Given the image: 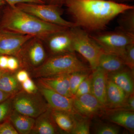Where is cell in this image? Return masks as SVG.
<instances>
[{"instance_id":"cell-17","label":"cell","mask_w":134,"mask_h":134,"mask_svg":"<svg viewBox=\"0 0 134 134\" xmlns=\"http://www.w3.org/2000/svg\"><path fill=\"white\" fill-rule=\"evenodd\" d=\"M36 118L31 132L39 134L56 133L55 123L51 115L50 107Z\"/></svg>"},{"instance_id":"cell-1","label":"cell","mask_w":134,"mask_h":134,"mask_svg":"<svg viewBox=\"0 0 134 134\" xmlns=\"http://www.w3.org/2000/svg\"><path fill=\"white\" fill-rule=\"evenodd\" d=\"M76 26L87 32L103 31L113 19L133 5L109 0H65Z\"/></svg>"},{"instance_id":"cell-33","label":"cell","mask_w":134,"mask_h":134,"mask_svg":"<svg viewBox=\"0 0 134 134\" xmlns=\"http://www.w3.org/2000/svg\"><path fill=\"white\" fill-rule=\"evenodd\" d=\"M10 7H15L21 3H46L43 0H3Z\"/></svg>"},{"instance_id":"cell-12","label":"cell","mask_w":134,"mask_h":134,"mask_svg":"<svg viewBox=\"0 0 134 134\" xmlns=\"http://www.w3.org/2000/svg\"><path fill=\"white\" fill-rule=\"evenodd\" d=\"M74 108L76 113L91 117L102 111L104 107L92 93H87L74 98Z\"/></svg>"},{"instance_id":"cell-42","label":"cell","mask_w":134,"mask_h":134,"mask_svg":"<svg viewBox=\"0 0 134 134\" xmlns=\"http://www.w3.org/2000/svg\"><path fill=\"white\" fill-rule=\"evenodd\" d=\"M4 72H3V71H2V70L0 69V79H1L2 76L3 74H4Z\"/></svg>"},{"instance_id":"cell-43","label":"cell","mask_w":134,"mask_h":134,"mask_svg":"<svg viewBox=\"0 0 134 134\" xmlns=\"http://www.w3.org/2000/svg\"><path fill=\"white\" fill-rule=\"evenodd\" d=\"M43 1L44 2L46 3V0H43Z\"/></svg>"},{"instance_id":"cell-25","label":"cell","mask_w":134,"mask_h":134,"mask_svg":"<svg viewBox=\"0 0 134 134\" xmlns=\"http://www.w3.org/2000/svg\"><path fill=\"white\" fill-rule=\"evenodd\" d=\"M13 97L0 103V123L8 120L12 111Z\"/></svg>"},{"instance_id":"cell-36","label":"cell","mask_w":134,"mask_h":134,"mask_svg":"<svg viewBox=\"0 0 134 134\" xmlns=\"http://www.w3.org/2000/svg\"><path fill=\"white\" fill-rule=\"evenodd\" d=\"M8 55H0V69L3 72H8Z\"/></svg>"},{"instance_id":"cell-32","label":"cell","mask_w":134,"mask_h":134,"mask_svg":"<svg viewBox=\"0 0 134 134\" xmlns=\"http://www.w3.org/2000/svg\"><path fill=\"white\" fill-rule=\"evenodd\" d=\"M19 60L15 56L8 55V61L7 70L8 72H14L20 68Z\"/></svg>"},{"instance_id":"cell-16","label":"cell","mask_w":134,"mask_h":134,"mask_svg":"<svg viewBox=\"0 0 134 134\" xmlns=\"http://www.w3.org/2000/svg\"><path fill=\"white\" fill-rule=\"evenodd\" d=\"M134 72L126 67L117 72L108 74V78L126 92L127 96L134 93Z\"/></svg>"},{"instance_id":"cell-34","label":"cell","mask_w":134,"mask_h":134,"mask_svg":"<svg viewBox=\"0 0 134 134\" xmlns=\"http://www.w3.org/2000/svg\"><path fill=\"white\" fill-rule=\"evenodd\" d=\"M120 110L134 111V93L130 94L127 96L125 105Z\"/></svg>"},{"instance_id":"cell-22","label":"cell","mask_w":134,"mask_h":134,"mask_svg":"<svg viewBox=\"0 0 134 134\" xmlns=\"http://www.w3.org/2000/svg\"><path fill=\"white\" fill-rule=\"evenodd\" d=\"M19 83L16 76L10 72H4L0 79V90L14 96L20 90Z\"/></svg>"},{"instance_id":"cell-30","label":"cell","mask_w":134,"mask_h":134,"mask_svg":"<svg viewBox=\"0 0 134 134\" xmlns=\"http://www.w3.org/2000/svg\"><path fill=\"white\" fill-rule=\"evenodd\" d=\"M8 119L0 123V134H18Z\"/></svg>"},{"instance_id":"cell-15","label":"cell","mask_w":134,"mask_h":134,"mask_svg":"<svg viewBox=\"0 0 134 134\" xmlns=\"http://www.w3.org/2000/svg\"><path fill=\"white\" fill-rule=\"evenodd\" d=\"M127 95L120 87L108 79L107 86L106 107L113 110H120L125 105Z\"/></svg>"},{"instance_id":"cell-3","label":"cell","mask_w":134,"mask_h":134,"mask_svg":"<svg viewBox=\"0 0 134 134\" xmlns=\"http://www.w3.org/2000/svg\"><path fill=\"white\" fill-rule=\"evenodd\" d=\"M88 70H90V68L77 58L74 53H68L51 55L33 69L32 74L40 78Z\"/></svg>"},{"instance_id":"cell-18","label":"cell","mask_w":134,"mask_h":134,"mask_svg":"<svg viewBox=\"0 0 134 134\" xmlns=\"http://www.w3.org/2000/svg\"><path fill=\"white\" fill-rule=\"evenodd\" d=\"M8 119L18 133L22 134L31 133L35 121L34 118L23 115L15 110L11 112Z\"/></svg>"},{"instance_id":"cell-26","label":"cell","mask_w":134,"mask_h":134,"mask_svg":"<svg viewBox=\"0 0 134 134\" xmlns=\"http://www.w3.org/2000/svg\"><path fill=\"white\" fill-rule=\"evenodd\" d=\"M122 59L126 66L134 72V42L127 47Z\"/></svg>"},{"instance_id":"cell-39","label":"cell","mask_w":134,"mask_h":134,"mask_svg":"<svg viewBox=\"0 0 134 134\" xmlns=\"http://www.w3.org/2000/svg\"><path fill=\"white\" fill-rule=\"evenodd\" d=\"M109 1H112L114 2L121 3H123V2H124L131 1H133V0H109Z\"/></svg>"},{"instance_id":"cell-28","label":"cell","mask_w":134,"mask_h":134,"mask_svg":"<svg viewBox=\"0 0 134 134\" xmlns=\"http://www.w3.org/2000/svg\"><path fill=\"white\" fill-rule=\"evenodd\" d=\"M90 93H92V74L85 78L79 85L75 94L74 97Z\"/></svg>"},{"instance_id":"cell-9","label":"cell","mask_w":134,"mask_h":134,"mask_svg":"<svg viewBox=\"0 0 134 134\" xmlns=\"http://www.w3.org/2000/svg\"><path fill=\"white\" fill-rule=\"evenodd\" d=\"M43 41L52 55L75 52L70 28L53 33Z\"/></svg>"},{"instance_id":"cell-21","label":"cell","mask_w":134,"mask_h":134,"mask_svg":"<svg viewBox=\"0 0 134 134\" xmlns=\"http://www.w3.org/2000/svg\"><path fill=\"white\" fill-rule=\"evenodd\" d=\"M50 112L55 124L61 129L68 133H71L74 126V115L51 108Z\"/></svg>"},{"instance_id":"cell-6","label":"cell","mask_w":134,"mask_h":134,"mask_svg":"<svg viewBox=\"0 0 134 134\" xmlns=\"http://www.w3.org/2000/svg\"><path fill=\"white\" fill-rule=\"evenodd\" d=\"M16 7L46 23L69 28L76 26L74 22L69 21L62 17V7L56 5L47 3H21Z\"/></svg>"},{"instance_id":"cell-41","label":"cell","mask_w":134,"mask_h":134,"mask_svg":"<svg viewBox=\"0 0 134 134\" xmlns=\"http://www.w3.org/2000/svg\"><path fill=\"white\" fill-rule=\"evenodd\" d=\"M3 8H0V22H1L2 16L3 9Z\"/></svg>"},{"instance_id":"cell-40","label":"cell","mask_w":134,"mask_h":134,"mask_svg":"<svg viewBox=\"0 0 134 134\" xmlns=\"http://www.w3.org/2000/svg\"><path fill=\"white\" fill-rule=\"evenodd\" d=\"M7 5V3L3 0H0V8H3Z\"/></svg>"},{"instance_id":"cell-4","label":"cell","mask_w":134,"mask_h":134,"mask_svg":"<svg viewBox=\"0 0 134 134\" xmlns=\"http://www.w3.org/2000/svg\"><path fill=\"white\" fill-rule=\"evenodd\" d=\"M74 52L81 54L88 62L92 70L98 67L100 56L104 51L86 31L75 26L70 28Z\"/></svg>"},{"instance_id":"cell-29","label":"cell","mask_w":134,"mask_h":134,"mask_svg":"<svg viewBox=\"0 0 134 134\" xmlns=\"http://www.w3.org/2000/svg\"><path fill=\"white\" fill-rule=\"evenodd\" d=\"M96 133L97 134H117L119 133V129L114 125L105 124L99 126Z\"/></svg>"},{"instance_id":"cell-8","label":"cell","mask_w":134,"mask_h":134,"mask_svg":"<svg viewBox=\"0 0 134 134\" xmlns=\"http://www.w3.org/2000/svg\"><path fill=\"white\" fill-rule=\"evenodd\" d=\"M46 50L43 40L32 37L24 43L16 57L19 60L20 67L33 70L47 59Z\"/></svg>"},{"instance_id":"cell-23","label":"cell","mask_w":134,"mask_h":134,"mask_svg":"<svg viewBox=\"0 0 134 134\" xmlns=\"http://www.w3.org/2000/svg\"><path fill=\"white\" fill-rule=\"evenodd\" d=\"M119 16L118 29L134 36V9L126 10Z\"/></svg>"},{"instance_id":"cell-10","label":"cell","mask_w":134,"mask_h":134,"mask_svg":"<svg viewBox=\"0 0 134 134\" xmlns=\"http://www.w3.org/2000/svg\"><path fill=\"white\" fill-rule=\"evenodd\" d=\"M32 37L28 35L0 29V55L16 57L24 43Z\"/></svg>"},{"instance_id":"cell-2","label":"cell","mask_w":134,"mask_h":134,"mask_svg":"<svg viewBox=\"0 0 134 134\" xmlns=\"http://www.w3.org/2000/svg\"><path fill=\"white\" fill-rule=\"evenodd\" d=\"M69 28L46 23L18 8L8 5L3 9L0 29L44 40L57 32Z\"/></svg>"},{"instance_id":"cell-13","label":"cell","mask_w":134,"mask_h":134,"mask_svg":"<svg viewBox=\"0 0 134 134\" xmlns=\"http://www.w3.org/2000/svg\"><path fill=\"white\" fill-rule=\"evenodd\" d=\"M38 85L63 95L73 98L70 91L69 74L40 77Z\"/></svg>"},{"instance_id":"cell-37","label":"cell","mask_w":134,"mask_h":134,"mask_svg":"<svg viewBox=\"0 0 134 134\" xmlns=\"http://www.w3.org/2000/svg\"><path fill=\"white\" fill-rule=\"evenodd\" d=\"M65 0H46V3L62 7L65 4Z\"/></svg>"},{"instance_id":"cell-31","label":"cell","mask_w":134,"mask_h":134,"mask_svg":"<svg viewBox=\"0 0 134 134\" xmlns=\"http://www.w3.org/2000/svg\"><path fill=\"white\" fill-rule=\"evenodd\" d=\"M21 84L22 88L26 93L31 94L36 93L37 91L38 88H37L34 82L30 77Z\"/></svg>"},{"instance_id":"cell-19","label":"cell","mask_w":134,"mask_h":134,"mask_svg":"<svg viewBox=\"0 0 134 134\" xmlns=\"http://www.w3.org/2000/svg\"><path fill=\"white\" fill-rule=\"evenodd\" d=\"M126 67L123 60L120 56L105 52L100 56L98 66L108 74L119 71Z\"/></svg>"},{"instance_id":"cell-20","label":"cell","mask_w":134,"mask_h":134,"mask_svg":"<svg viewBox=\"0 0 134 134\" xmlns=\"http://www.w3.org/2000/svg\"><path fill=\"white\" fill-rule=\"evenodd\" d=\"M110 121L134 132V112L128 110H114L108 116Z\"/></svg>"},{"instance_id":"cell-27","label":"cell","mask_w":134,"mask_h":134,"mask_svg":"<svg viewBox=\"0 0 134 134\" xmlns=\"http://www.w3.org/2000/svg\"><path fill=\"white\" fill-rule=\"evenodd\" d=\"M71 133L73 134H90V126L88 120H81L76 121L75 118V123Z\"/></svg>"},{"instance_id":"cell-35","label":"cell","mask_w":134,"mask_h":134,"mask_svg":"<svg viewBox=\"0 0 134 134\" xmlns=\"http://www.w3.org/2000/svg\"><path fill=\"white\" fill-rule=\"evenodd\" d=\"M15 76L17 81L21 83L30 77L29 73L24 69L20 70L17 72Z\"/></svg>"},{"instance_id":"cell-38","label":"cell","mask_w":134,"mask_h":134,"mask_svg":"<svg viewBox=\"0 0 134 134\" xmlns=\"http://www.w3.org/2000/svg\"><path fill=\"white\" fill-rule=\"evenodd\" d=\"M13 96H12L10 94L6 93L0 90V103H2L6 99Z\"/></svg>"},{"instance_id":"cell-11","label":"cell","mask_w":134,"mask_h":134,"mask_svg":"<svg viewBox=\"0 0 134 134\" xmlns=\"http://www.w3.org/2000/svg\"><path fill=\"white\" fill-rule=\"evenodd\" d=\"M38 89L51 109L73 115L77 114L74 108L73 98L63 96L40 85Z\"/></svg>"},{"instance_id":"cell-14","label":"cell","mask_w":134,"mask_h":134,"mask_svg":"<svg viewBox=\"0 0 134 134\" xmlns=\"http://www.w3.org/2000/svg\"><path fill=\"white\" fill-rule=\"evenodd\" d=\"M92 71V93L105 108L106 107V91L108 74L99 67Z\"/></svg>"},{"instance_id":"cell-5","label":"cell","mask_w":134,"mask_h":134,"mask_svg":"<svg viewBox=\"0 0 134 134\" xmlns=\"http://www.w3.org/2000/svg\"><path fill=\"white\" fill-rule=\"evenodd\" d=\"M90 36L104 52L118 55L122 59L127 47L134 42V36L118 29L98 32Z\"/></svg>"},{"instance_id":"cell-7","label":"cell","mask_w":134,"mask_h":134,"mask_svg":"<svg viewBox=\"0 0 134 134\" xmlns=\"http://www.w3.org/2000/svg\"><path fill=\"white\" fill-rule=\"evenodd\" d=\"M12 106L17 112L36 118L49 108L48 104L37 92L28 93L20 92L13 97Z\"/></svg>"},{"instance_id":"cell-24","label":"cell","mask_w":134,"mask_h":134,"mask_svg":"<svg viewBox=\"0 0 134 134\" xmlns=\"http://www.w3.org/2000/svg\"><path fill=\"white\" fill-rule=\"evenodd\" d=\"M90 74V70L79 71L70 74V87L71 93L74 97L79 85Z\"/></svg>"}]
</instances>
